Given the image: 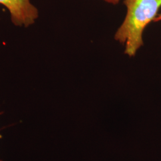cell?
I'll return each mask as SVG.
<instances>
[{
    "mask_svg": "<svg viewBox=\"0 0 161 161\" xmlns=\"http://www.w3.org/2000/svg\"><path fill=\"white\" fill-rule=\"evenodd\" d=\"M0 161H1V160H0Z\"/></svg>",
    "mask_w": 161,
    "mask_h": 161,
    "instance_id": "5b68a950",
    "label": "cell"
},
{
    "mask_svg": "<svg viewBox=\"0 0 161 161\" xmlns=\"http://www.w3.org/2000/svg\"><path fill=\"white\" fill-rule=\"evenodd\" d=\"M127 14L115 34V40L125 46L124 53L134 56L143 46V33L153 21L161 7V0H124Z\"/></svg>",
    "mask_w": 161,
    "mask_h": 161,
    "instance_id": "6da1fadb",
    "label": "cell"
},
{
    "mask_svg": "<svg viewBox=\"0 0 161 161\" xmlns=\"http://www.w3.org/2000/svg\"><path fill=\"white\" fill-rule=\"evenodd\" d=\"M160 21H161V13L158 14V15L156 16V17L155 18L154 20H153V22H160Z\"/></svg>",
    "mask_w": 161,
    "mask_h": 161,
    "instance_id": "277c9868",
    "label": "cell"
},
{
    "mask_svg": "<svg viewBox=\"0 0 161 161\" xmlns=\"http://www.w3.org/2000/svg\"><path fill=\"white\" fill-rule=\"evenodd\" d=\"M105 2L109 3V4H117L120 0H104Z\"/></svg>",
    "mask_w": 161,
    "mask_h": 161,
    "instance_id": "3957f363",
    "label": "cell"
},
{
    "mask_svg": "<svg viewBox=\"0 0 161 161\" xmlns=\"http://www.w3.org/2000/svg\"><path fill=\"white\" fill-rule=\"evenodd\" d=\"M0 4L8 10L12 22L16 26L29 27L39 17L38 10L31 0H0Z\"/></svg>",
    "mask_w": 161,
    "mask_h": 161,
    "instance_id": "7a4b0ae2",
    "label": "cell"
}]
</instances>
